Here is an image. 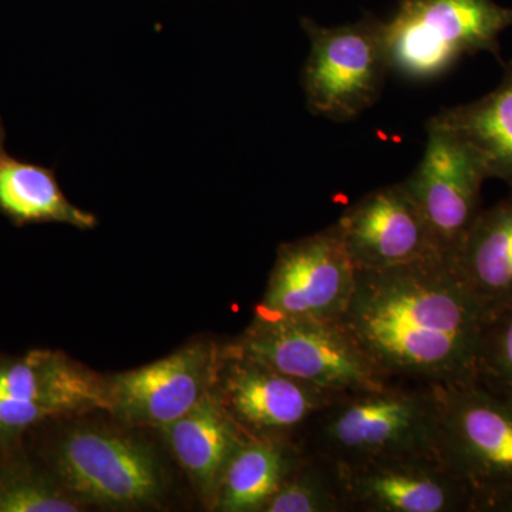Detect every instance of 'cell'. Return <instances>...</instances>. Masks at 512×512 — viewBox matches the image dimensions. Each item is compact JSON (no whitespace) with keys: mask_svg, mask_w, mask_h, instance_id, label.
<instances>
[{"mask_svg":"<svg viewBox=\"0 0 512 512\" xmlns=\"http://www.w3.org/2000/svg\"><path fill=\"white\" fill-rule=\"evenodd\" d=\"M485 512H512V490L495 498Z\"/></svg>","mask_w":512,"mask_h":512,"instance_id":"cell-23","label":"cell"},{"mask_svg":"<svg viewBox=\"0 0 512 512\" xmlns=\"http://www.w3.org/2000/svg\"><path fill=\"white\" fill-rule=\"evenodd\" d=\"M357 269L335 225L282 244L258 313L340 320L356 288Z\"/></svg>","mask_w":512,"mask_h":512,"instance_id":"cell-8","label":"cell"},{"mask_svg":"<svg viewBox=\"0 0 512 512\" xmlns=\"http://www.w3.org/2000/svg\"><path fill=\"white\" fill-rule=\"evenodd\" d=\"M303 453L289 440L248 437L228 463L215 508L225 512L264 510Z\"/></svg>","mask_w":512,"mask_h":512,"instance_id":"cell-19","label":"cell"},{"mask_svg":"<svg viewBox=\"0 0 512 512\" xmlns=\"http://www.w3.org/2000/svg\"><path fill=\"white\" fill-rule=\"evenodd\" d=\"M161 431L202 498L215 507L228 463L249 437L225 409L217 389Z\"/></svg>","mask_w":512,"mask_h":512,"instance_id":"cell-15","label":"cell"},{"mask_svg":"<svg viewBox=\"0 0 512 512\" xmlns=\"http://www.w3.org/2000/svg\"><path fill=\"white\" fill-rule=\"evenodd\" d=\"M79 505L28 467L0 468V512H76Z\"/></svg>","mask_w":512,"mask_h":512,"instance_id":"cell-21","label":"cell"},{"mask_svg":"<svg viewBox=\"0 0 512 512\" xmlns=\"http://www.w3.org/2000/svg\"><path fill=\"white\" fill-rule=\"evenodd\" d=\"M431 126L444 128L466 141L483 161L488 178L512 184V62L488 94L471 103L443 109Z\"/></svg>","mask_w":512,"mask_h":512,"instance_id":"cell-18","label":"cell"},{"mask_svg":"<svg viewBox=\"0 0 512 512\" xmlns=\"http://www.w3.org/2000/svg\"><path fill=\"white\" fill-rule=\"evenodd\" d=\"M222 353L210 343H195L151 365L114 376L110 412L128 423L163 429L190 412L215 389Z\"/></svg>","mask_w":512,"mask_h":512,"instance_id":"cell-13","label":"cell"},{"mask_svg":"<svg viewBox=\"0 0 512 512\" xmlns=\"http://www.w3.org/2000/svg\"><path fill=\"white\" fill-rule=\"evenodd\" d=\"M335 227L357 271H380L448 258L404 183L360 198Z\"/></svg>","mask_w":512,"mask_h":512,"instance_id":"cell-12","label":"cell"},{"mask_svg":"<svg viewBox=\"0 0 512 512\" xmlns=\"http://www.w3.org/2000/svg\"><path fill=\"white\" fill-rule=\"evenodd\" d=\"M511 26L512 9L495 0H397L384 22L390 72L424 83L464 56L490 53L501 62L500 36Z\"/></svg>","mask_w":512,"mask_h":512,"instance_id":"cell-3","label":"cell"},{"mask_svg":"<svg viewBox=\"0 0 512 512\" xmlns=\"http://www.w3.org/2000/svg\"><path fill=\"white\" fill-rule=\"evenodd\" d=\"M488 316L450 258L357 271L340 322L390 379L424 386L477 383Z\"/></svg>","mask_w":512,"mask_h":512,"instance_id":"cell-1","label":"cell"},{"mask_svg":"<svg viewBox=\"0 0 512 512\" xmlns=\"http://www.w3.org/2000/svg\"><path fill=\"white\" fill-rule=\"evenodd\" d=\"M437 453L485 512L512 490V403L480 383L437 386Z\"/></svg>","mask_w":512,"mask_h":512,"instance_id":"cell-5","label":"cell"},{"mask_svg":"<svg viewBox=\"0 0 512 512\" xmlns=\"http://www.w3.org/2000/svg\"><path fill=\"white\" fill-rule=\"evenodd\" d=\"M110 409L109 387L53 350L0 355V446L45 421Z\"/></svg>","mask_w":512,"mask_h":512,"instance_id":"cell-7","label":"cell"},{"mask_svg":"<svg viewBox=\"0 0 512 512\" xmlns=\"http://www.w3.org/2000/svg\"><path fill=\"white\" fill-rule=\"evenodd\" d=\"M349 511L473 512L466 485L439 454H409L340 468Z\"/></svg>","mask_w":512,"mask_h":512,"instance_id":"cell-14","label":"cell"},{"mask_svg":"<svg viewBox=\"0 0 512 512\" xmlns=\"http://www.w3.org/2000/svg\"><path fill=\"white\" fill-rule=\"evenodd\" d=\"M215 389L249 437L289 441L338 397L228 349Z\"/></svg>","mask_w":512,"mask_h":512,"instance_id":"cell-11","label":"cell"},{"mask_svg":"<svg viewBox=\"0 0 512 512\" xmlns=\"http://www.w3.org/2000/svg\"><path fill=\"white\" fill-rule=\"evenodd\" d=\"M0 215L16 227L67 224L79 229L97 225L96 215L80 210L64 194L55 168L20 160L6 150L0 119Z\"/></svg>","mask_w":512,"mask_h":512,"instance_id":"cell-17","label":"cell"},{"mask_svg":"<svg viewBox=\"0 0 512 512\" xmlns=\"http://www.w3.org/2000/svg\"><path fill=\"white\" fill-rule=\"evenodd\" d=\"M427 144L416 170L403 181L441 251L453 258L481 212L487 171L476 151L456 134L427 124Z\"/></svg>","mask_w":512,"mask_h":512,"instance_id":"cell-9","label":"cell"},{"mask_svg":"<svg viewBox=\"0 0 512 512\" xmlns=\"http://www.w3.org/2000/svg\"><path fill=\"white\" fill-rule=\"evenodd\" d=\"M477 383L512 403V305L485 322Z\"/></svg>","mask_w":512,"mask_h":512,"instance_id":"cell-22","label":"cell"},{"mask_svg":"<svg viewBox=\"0 0 512 512\" xmlns=\"http://www.w3.org/2000/svg\"><path fill=\"white\" fill-rule=\"evenodd\" d=\"M439 402L436 387L386 384L343 394L309 424L313 453L340 468L382 458L437 453Z\"/></svg>","mask_w":512,"mask_h":512,"instance_id":"cell-2","label":"cell"},{"mask_svg":"<svg viewBox=\"0 0 512 512\" xmlns=\"http://www.w3.org/2000/svg\"><path fill=\"white\" fill-rule=\"evenodd\" d=\"M349 511L345 481L339 466L320 456L303 453L278 493L262 512Z\"/></svg>","mask_w":512,"mask_h":512,"instance_id":"cell-20","label":"cell"},{"mask_svg":"<svg viewBox=\"0 0 512 512\" xmlns=\"http://www.w3.org/2000/svg\"><path fill=\"white\" fill-rule=\"evenodd\" d=\"M227 349L333 396L380 389L392 382L340 320L256 313L247 332Z\"/></svg>","mask_w":512,"mask_h":512,"instance_id":"cell-4","label":"cell"},{"mask_svg":"<svg viewBox=\"0 0 512 512\" xmlns=\"http://www.w3.org/2000/svg\"><path fill=\"white\" fill-rule=\"evenodd\" d=\"M53 467L74 494L94 503L138 505L160 493V473L151 451L110 431L64 434L53 450Z\"/></svg>","mask_w":512,"mask_h":512,"instance_id":"cell-10","label":"cell"},{"mask_svg":"<svg viewBox=\"0 0 512 512\" xmlns=\"http://www.w3.org/2000/svg\"><path fill=\"white\" fill-rule=\"evenodd\" d=\"M302 28L311 42L301 76L306 107L338 123L356 119L379 100L390 73L383 20L366 15L325 28L303 18Z\"/></svg>","mask_w":512,"mask_h":512,"instance_id":"cell-6","label":"cell"},{"mask_svg":"<svg viewBox=\"0 0 512 512\" xmlns=\"http://www.w3.org/2000/svg\"><path fill=\"white\" fill-rule=\"evenodd\" d=\"M510 194L480 214L451 258L487 316L512 305V184Z\"/></svg>","mask_w":512,"mask_h":512,"instance_id":"cell-16","label":"cell"}]
</instances>
